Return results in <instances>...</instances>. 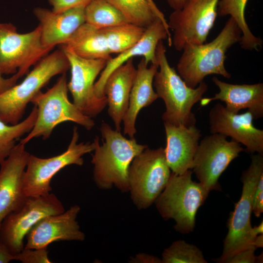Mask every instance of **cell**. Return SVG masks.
I'll return each instance as SVG.
<instances>
[{"label":"cell","instance_id":"6","mask_svg":"<svg viewBox=\"0 0 263 263\" xmlns=\"http://www.w3.org/2000/svg\"><path fill=\"white\" fill-rule=\"evenodd\" d=\"M66 73L57 79L56 83L45 93L40 91L31 103L37 108V116L32 129L20 141L25 145L33 138L42 137L48 139L59 124L71 121L87 130L94 126L92 118L82 113L69 99Z\"/></svg>","mask_w":263,"mask_h":263},{"label":"cell","instance_id":"35","mask_svg":"<svg viewBox=\"0 0 263 263\" xmlns=\"http://www.w3.org/2000/svg\"><path fill=\"white\" fill-rule=\"evenodd\" d=\"M20 77L21 76L18 73H16L11 77L5 78L3 77L2 75L0 72V94L16 85L17 81Z\"/></svg>","mask_w":263,"mask_h":263},{"label":"cell","instance_id":"13","mask_svg":"<svg viewBox=\"0 0 263 263\" xmlns=\"http://www.w3.org/2000/svg\"><path fill=\"white\" fill-rule=\"evenodd\" d=\"M66 55L71 70L67 83L73 103L84 114L91 118L96 116L107 105L106 96L99 98L94 92L95 80L105 67L108 60L82 58L63 44L59 45Z\"/></svg>","mask_w":263,"mask_h":263},{"label":"cell","instance_id":"9","mask_svg":"<svg viewBox=\"0 0 263 263\" xmlns=\"http://www.w3.org/2000/svg\"><path fill=\"white\" fill-rule=\"evenodd\" d=\"M73 132L70 144L63 153L47 158L30 155L22 177V188L27 197L45 195L51 193L52 190L51 181L57 172L71 165H83L82 157L94 150L97 136L91 143H78L77 127H74Z\"/></svg>","mask_w":263,"mask_h":263},{"label":"cell","instance_id":"10","mask_svg":"<svg viewBox=\"0 0 263 263\" xmlns=\"http://www.w3.org/2000/svg\"><path fill=\"white\" fill-rule=\"evenodd\" d=\"M53 49L43 45L39 25L30 32L20 34L13 24L0 22V72L2 75L18 73L22 77Z\"/></svg>","mask_w":263,"mask_h":263},{"label":"cell","instance_id":"40","mask_svg":"<svg viewBox=\"0 0 263 263\" xmlns=\"http://www.w3.org/2000/svg\"><path fill=\"white\" fill-rule=\"evenodd\" d=\"M253 231L255 236L263 234V221L257 226L252 227Z\"/></svg>","mask_w":263,"mask_h":263},{"label":"cell","instance_id":"23","mask_svg":"<svg viewBox=\"0 0 263 263\" xmlns=\"http://www.w3.org/2000/svg\"><path fill=\"white\" fill-rule=\"evenodd\" d=\"M148 64L142 57L136 69V74L131 89L129 106L123 119L124 133L134 138L136 132L135 123L138 114L143 108L151 104L158 98L153 88L154 75L158 64Z\"/></svg>","mask_w":263,"mask_h":263},{"label":"cell","instance_id":"22","mask_svg":"<svg viewBox=\"0 0 263 263\" xmlns=\"http://www.w3.org/2000/svg\"><path fill=\"white\" fill-rule=\"evenodd\" d=\"M136 74L132 58L113 71L104 85L103 92L107 98L108 113L117 131L121 132V124L128 108Z\"/></svg>","mask_w":263,"mask_h":263},{"label":"cell","instance_id":"19","mask_svg":"<svg viewBox=\"0 0 263 263\" xmlns=\"http://www.w3.org/2000/svg\"><path fill=\"white\" fill-rule=\"evenodd\" d=\"M167 163L172 172L182 174L193 167V159L201 136L195 125L187 127L164 122Z\"/></svg>","mask_w":263,"mask_h":263},{"label":"cell","instance_id":"27","mask_svg":"<svg viewBox=\"0 0 263 263\" xmlns=\"http://www.w3.org/2000/svg\"><path fill=\"white\" fill-rule=\"evenodd\" d=\"M146 28L125 24L102 29L110 54H119L133 46L143 36Z\"/></svg>","mask_w":263,"mask_h":263},{"label":"cell","instance_id":"5","mask_svg":"<svg viewBox=\"0 0 263 263\" xmlns=\"http://www.w3.org/2000/svg\"><path fill=\"white\" fill-rule=\"evenodd\" d=\"M192 173L190 169L182 174L171 173L167 185L155 201L162 217L166 220L173 219L175 230L182 234L194 230L197 211L210 192L200 182L192 180Z\"/></svg>","mask_w":263,"mask_h":263},{"label":"cell","instance_id":"1","mask_svg":"<svg viewBox=\"0 0 263 263\" xmlns=\"http://www.w3.org/2000/svg\"><path fill=\"white\" fill-rule=\"evenodd\" d=\"M100 132L104 141L100 145L98 137L92 155L94 181L102 189L114 186L121 192H129V167L148 146L138 144L134 138H126L105 122L101 123Z\"/></svg>","mask_w":263,"mask_h":263},{"label":"cell","instance_id":"3","mask_svg":"<svg viewBox=\"0 0 263 263\" xmlns=\"http://www.w3.org/2000/svg\"><path fill=\"white\" fill-rule=\"evenodd\" d=\"M166 53V48L163 40H160L156 50L159 69L154 75L153 85L158 98L165 104L162 119L164 122L174 125H195L196 118L191 110L203 98L207 90V85L203 81L195 88L188 86L170 66Z\"/></svg>","mask_w":263,"mask_h":263},{"label":"cell","instance_id":"17","mask_svg":"<svg viewBox=\"0 0 263 263\" xmlns=\"http://www.w3.org/2000/svg\"><path fill=\"white\" fill-rule=\"evenodd\" d=\"M25 145L17 144L0 164V225L4 218L19 209L27 196L22 188V177L30 154Z\"/></svg>","mask_w":263,"mask_h":263},{"label":"cell","instance_id":"16","mask_svg":"<svg viewBox=\"0 0 263 263\" xmlns=\"http://www.w3.org/2000/svg\"><path fill=\"white\" fill-rule=\"evenodd\" d=\"M80 207L74 205L62 213L46 216L38 221L25 236V248H47L59 241H83L85 234L76 220Z\"/></svg>","mask_w":263,"mask_h":263},{"label":"cell","instance_id":"26","mask_svg":"<svg viewBox=\"0 0 263 263\" xmlns=\"http://www.w3.org/2000/svg\"><path fill=\"white\" fill-rule=\"evenodd\" d=\"M85 22L99 29L129 23L107 0H91L85 8Z\"/></svg>","mask_w":263,"mask_h":263},{"label":"cell","instance_id":"12","mask_svg":"<svg viewBox=\"0 0 263 263\" xmlns=\"http://www.w3.org/2000/svg\"><path fill=\"white\" fill-rule=\"evenodd\" d=\"M219 0H187L180 9L169 15L168 24L173 32L172 45L182 51L187 44H201L207 40L217 16Z\"/></svg>","mask_w":263,"mask_h":263},{"label":"cell","instance_id":"2","mask_svg":"<svg viewBox=\"0 0 263 263\" xmlns=\"http://www.w3.org/2000/svg\"><path fill=\"white\" fill-rule=\"evenodd\" d=\"M242 33L231 17L219 35L211 42L201 44H186L177 64L179 75L186 85L195 88L209 75H219L226 78L231 76L225 67L226 52L239 42Z\"/></svg>","mask_w":263,"mask_h":263},{"label":"cell","instance_id":"15","mask_svg":"<svg viewBox=\"0 0 263 263\" xmlns=\"http://www.w3.org/2000/svg\"><path fill=\"white\" fill-rule=\"evenodd\" d=\"M252 113L238 114L226 110L220 103L216 104L209 113L211 133H220L244 145L249 153L263 154V130L256 128Z\"/></svg>","mask_w":263,"mask_h":263},{"label":"cell","instance_id":"34","mask_svg":"<svg viewBox=\"0 0 263 263\" xmlns=\"http://www.w3.org/2000/svg\"><path fill=\"white\" fill-rule=\"evenodd\" d=\"M252 212L259 217L263 212V174L260 177L254 193Z\"/></svg>","mask_w":263,"mask_h":263},{"label":"cell","instance_id":"21","mask_svg":"<svg viewBox=\"0 0 263 263\" xmlns=\"http://www.w3.org/2000/svg\"><path fill=\"white\" fill-rule=\"evenodd\" d=\"M212 80L219 89V92L210 98H202L201 106L212 101L220 100L225 103L228 111L237 113L241 110L247 109L254 119L263 116V84H233L213 77Z\"/></svg>","mask_w":263,"mask_h":263},{"label":"cell","instance_id":"32","mask_svg":"<svg viewBox=\"0 0 263 263\" xmlns=\"http://www.w3.org/2000/svg\"><path fill=\"white\" fill-rule=\"evenodd\" d=\"M256 249L253 246L241 250L225 259L223 263H254L258 261L261 263L263 254L259 256H256Z\"/></svg>","mask_w":263,"mask_h":263},{"label":"cell","instance_id":"29","mask_svg":"<svg viewBox=\"0 0 263 263\" xmlns=\"http://www.w3.org/2000/svg\"><path fill=\"white\" fill-rule=\"evenodd\" d=\"M123 15L127 21L147 28L158 19L147 0H107Z\"/></svg>","mask_w":263,"mask_h":263},{"label":"cell","instance_id":"38","mask_svg":"<svg viewBox=\"0 0 263 263\" xmlns=\"http://www.w3.org/2000/svg\"><path fill=\"white\" fill-rule=\"evenodd\" d=\"M169 6L173 10L180 9L184 6L187 0H166Z\"/></svg>","mask_w":263,"mask_h":263},{"label":"cell","instance_id":"31","mask_svg":"<svg viewBox=\"0 0 263 263\" xmlns=\"http://www.w3.org/2000/svg\"><path fill=\"white\" fill-rule=\"evenodd\" d=\"M15 260L22 263H50L47 248L31 249L25 248L15 255Z\"/></svg>","mask_w":263,"mask_h":263},{"label":"cell","instance_id":"24","mask_svg":"<svg viewBox=\"0 0 263 263\" xmlns=\"http://www.w3.org/2000/svg\"><path fill=\"white\" fill-rule=\"evenodd\" d=\"M63 45L82 58L108 61L112 58L102 29L86 22Z\"/></svg>","mask_w":263,"mask_h":263},{"label":"cell","instance_id":"39","mask_svg":"<svg viewBox=\"0 0 263 263\" xmlns=\"http://www.w3.org/2000/svg\"><path fill=\"white\" fill-rule=\"evenodd\" d=\"M256 248L258 247H262L263 245V234L258 235L255 238L253 244Z\"/></svg>","mask_w":263,"mask_h":263},{"label":"cell","instance_id":"36","mask_svg":"<svg viewBox=\"0 0 263 263\" xmlns=\"http://www.w3.org/2000/svg\"><path fill=\"white\" fill-rule=\"evenodd\" d=\"M15 260V255L11 254L7 248L0 243V263H8Z\"/></svg>","mask_w":263,"mask_h":263},{"label":"cell","instance_id":"18","mask_svg":"<svg viewBox=\"0 0 263 263\" xmlns=\"http://www.w3.org/2000/svg\"><path fill=\"white\" fill-rule=\"evenodd\" d=\"M167 39L169 46H172L171 35L160 19H157L146 29L142 38L133 46L111 58L101 72L94 83V92L97 97H105L103 90L105 82L109 75L119 66L129 59L142 56L145 61L151 64H158L156 56L157 45L160 40Z\"/></svg>","mask_w":263,"mask_h":263},{"label":"cell","instance_id":"33","mask_svg":"<svg viewBox=\"0 0 263 263\" xmlns=\"http://www.w3.org/2000/svg\"><path fill=\"white\" fill-rule=\"evenodd\" d=\"M52 6V11L60 13L78 7H86L91 0H48Z\"/></svg>","mask_w":263,"mask_h":263},{"label":"cell","instance_id":"8","mask_svg":"<svg viewBox=\"0 0 263 263\" xmlns=\"http://www.w3.org/2000/svg\"><path fill=\"white\" fill-rule=\"evenodd\" d=\"M170 174L164 148L147 147L133 158L128 171L129 191L138 209H146L155 202Z\"/></svg>","mask_w":263,"mask_h":263},{"label":"cell","instance_id":"30","mask_svg":"<svg viewBox=\"0 0 263 263\" xmlns=\"http://www.w3.org/2000/svg\"><path fill=\"white\" fill-rule=\"evenodd\" d=\"M163 263H207L202 251L184 240L174 242L162 255Z\"/></svg>","mask_w":263,"mask_h":263},{"label":"cell","instance_id":"14","mask_svg":"<svg viewBox=\"0 0 263 263\" xmlns=\"http://www.w3.org/2000/svg\"><path fill=\"white\" fill-rule=\"evenodd\" d=\"M207 135L199 143L193 159V171L199 182L209 191L220 190L219 179L240 152L241 144L220 133Z\"/></svg>","mask_w":263,"mask_h":263},{"label":"cell","instance_id":"25","mask_svg":"<svg viewBox=\"0 0 263 263\" xmlns=\"http://www.w3.org/2000/svg\"><path fill=\"white\" fill-rule=\"evenodd\" d=\"M248 0H219L217 7V16H230L242 33L240 44L246 50L259 51L262 48L263 40L253 35L249 28L244 16Z\"/></svg>","mask_w":263,"mask_h":263},{"label":"cell","instance_id":"28","mask_svg":"<svg viewBox=\"0 0 263 263\" xmlns=\"http://www.w3.org/2000/svg\"><path fill=\"white\" fill-rule=\"evenodd\" d=\"M37 116V108L34 106L28 116L16 124L9 125L0 119V164L12 152L17 140L32 129Z\"/></svg>","mask_w":263,"mask_h":263},{"label":"cell","instance_id":"37","mask_svg":"<svg viewBox=\"0 0 263 263\" xmlns=\"http://www.w3.org/2000/svg\"><path fill=\"white\" fill-rule=\"evenodd\" d=\"M149 3L150 4L152 10H153L154 13L156 16V17L161 20L163 23L164 26L166 29L170 32L169 26L168 24V21L166 20L164 14L159 10L157 7V5L154 2L153 0H147Z\"/></svg>","mask_w":263,"mask_h":263},{"label":"cell","instance_id":"4","mask_svg":"<svg viewBox=\"0 0 263 263\" xmlns=\"http://www.w3.org/2000/svg\"><path fill=\"white\" fill-rule=\"evenodd\" d=\"M69 60L58 49L48 54L35 65L19 84L0 94V119L14 125L20 122L27 106L55 76L70 69Z\"/></svg>","mask_w":263,"mask_h":263},{"label":"cell","instance_id":"11","mask_svg":"<svg viewBox=\"0 0 263 263\" xmlns=\"http://www.w3.org/2000/svg\"><path fill=\"white\" fill-rule=\"evenodd\" d=\"M61 201L54 194L27 197L23 206L7 215L0 225V243L13 255L24 247V239L42 218L65 211Z\"/></svg>","mask_w":263,"mask_h":263},{"label":"cell","instance_id":"20","mask_svg":"<svg viewBox=\"0 0 263 263\" xmlns=\"http://www.w3.org/2000/svg\"><path fill=\"white\" fill-rule=\"evenodd\" d=\"M85 8L78 7L60 13L46 8H35L33 13L39 22L43 45L54 48L66 43L85 22Z\"/></svg>","mask_w":263,"mask_h":263},{"label":"cell","instance_id":"7","mask_svg":"<svg viewBox=\"0 0 263 263\" xmlns=\"http://www.w3.org/2000/svg\"><path fill=\"white\" fill-rule=\"evenodd\" d=\"M263 174V154L253 155L249 167L242 172V194L235 205L234 210L230 213L227 222L228 230L224 241L222 254L214 260L215 262L223 263L238 252L254 246L252 244L256 236L250 222L252 202L257 184Z\"/></svg>","mask_w":263,"mask_h":263}]
</instances>
